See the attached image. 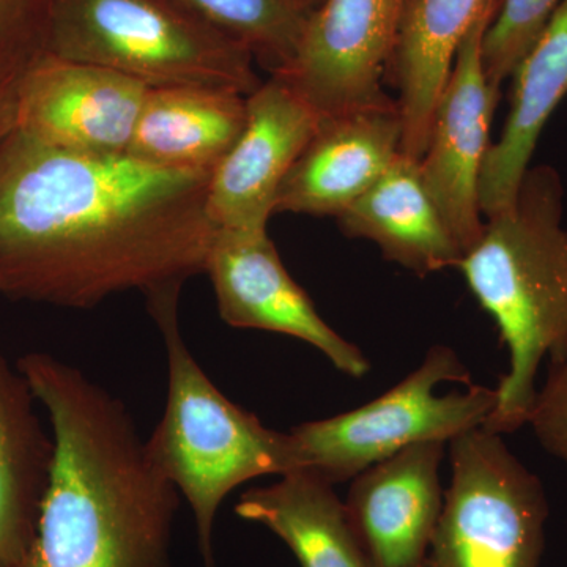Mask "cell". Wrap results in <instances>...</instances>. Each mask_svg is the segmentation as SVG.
<instances>
[{
    "instance_id": "cell-1",
    "label": "cell",
    "mask_w": 567,
    "mask_h": 567,
    "mask_svg": "<svg viewBox=\"0 0 567 567\" xmlns=\"http://www.w3.org/2000/svg\"><path fill=\"white\" fill-rule=\"evenodd\" d=\"M210 173L0 141V293L89 309L114 295L182 290L205 274L216 227Z\"/></svg>"
},
{
    "instance_id": "cell-2",
    "label": "cell",
    "mask_w": 567,
    "mask_h": 567,
    "mask_svg": "<svg viewBox=\"0 0 567 567\" xmlns=\"http://www.w3.org/2000/svg\"><path fill=\"white\" fill-rule=\"evenodd\" d=\"M17 364L54 439L39 527L20 567H173L181 492L126 405L50 353Z\"/></svg>"
},
{
    "instance_id": "cell-3",
    "label": "cell",
    "mask_w": 567,
    "mask_h": 567,
    "mask_svg": "<svg viewBox=\"0 0 567 567\" xmlns=\"http://www.w3.org/2000/svg\"><path fill=\"white\" fill-rule=\"evenodd\" d=\"M457 268L509 353L484 427L513 434L528 423L540 364L567 341L565 185L557 167L532 164L513 203L484 219Z\"/></svg>"
},
{
    "instance_id": "cell-4",
    "label": "cell",
    "mask_w": 567,
    "mask_h": 567,
    "mask_svg": "<svg viewBox=\"0 0 567 567\" xmlns=\"http://www.w3.org/2000/svg\"><path fill=\"white\" fill-rule=\"evenodd\" d=\"M182 290L147 298L166 347V410L147 440L153 461L192 506L203 567H218L215 522L235 487L300 468L289 434L271 431L235 405L189 352L178 323Z\"/></svg>"
},
{
    "instance_id": "cell-5",
    "label": "cell",
    "mask_w": 567,
    "mask_h": 567,
    "mask_svg": "<svg viewBox=\"0 0 567 567\" xmlns=\"http://www.w3.org/2000/svg\"><path fill=\"white\" fill-rule=\"evenodd\" d=\"M47 54L148 89L204 85L249 96L262 85L251 52L174 0H55Z\"/></svg>"
},
{
    "instance_id": "cell-6",
    "label": "cell",
    "mask_w": 567,
    "mask_h": 567,
    "mask_svg": "<svg viewBox=\"0 0 567 567\" xmlns=\"http://www.w3.org/2000/svg\"><path fill=\"white\" fill-rule=\"evenodd\" d=\"M496 390L472 385L453 349L434 346L423 363L375 401L289 432L300 468L328 483L353 480L369 466L423 442H446L486 424Z\"/></svg>"
},
{
    "instance_id": "cell-7",
    "label": "cell",
    "mask_w": 567,
    "mask_h": 567,
    "mask_svg": "<svg viewBox=\"0 0 567 567\" xmlns=\"http://www.w3.org/2000/svg\"><path fill=\"white\" fill-rule=\"evenodd\" d=\"M502 436L481 425L451 440V483L427 567H540L546 488Z\"/></svg>"
},
{
    "instance_id": "cell-8",
    "label": "cell",
    "mask_w": 567,
    "mask_h": 567,
    "mask_svg": "<svg viewBox=\"0 0 567 567\" xmlns=\"http://www.w3.org/2000/svg\"><path fill=\"white\" fill-rule=\"evenodd\" d=\"M409 0H322L292 61L271 74L319 118L385 103L382 82Z\"/></svg>"
},
{
    "instance_id": "cell-9",
    "label": "cell",
    "mask_w": 567,
    "mask_h": 567,
    "mask_svg": "<svg viewBox=\"0 0 567 567\" xmlns=\"http://www.w3.org/2000/svg\"><path fill=\"white\" fill-rule=\"evenodd\" d=\"M502 0L481 11L458 47L445 89L436 103L421 178L464 256L483 234L480 175L491 147L499 91L483 65V41Z\"/></svg>"
},
{
    "instance_id": "cell-10",
    "label": "cell",
    "mask_w": 567,
    "mask_h": 567,
    "mask_svg": "<svg viewBox=\"0 0 567 567\" xmlns=\"http://www.w3.org/2000/svg\"><path fill=\"white\" fill-rule=\"evenodd\" d=\"M205 274L221 319L234 328L292 336L316 347L344 374L371 369L357 346L336 333L287 274L267 230H216Z\"/></svg>"
},
{
    "instance_id": "cell-11",
    "label": "cell",
    "mask_w": 567,
    "mask_h": 567,
    "mask_svg": "<svg viewBox=\"0 0 567 567\" xmlns=\"http://www.w3.org/2000/svg\"><path fill=\"white\" fill-rule=\"evenodd\" d=\"M147 92L117 71L43 54L22 76L17 130L65 151L121 155Z\"/></svg>"
},
{
    "instance_id": "cell-12",
    "label": "cell",
    "mask_w": 567,
    "mask_h": 567,
    "mask_svg": "<svg viewBox=\"0 0 567 567\" xmlns=\"http://www.w3.org/2000/svg\"><path fill=\"white\" fill-rule=\"evenodd\" d=\"M246 125L213 171L207 213L216 230H267L279 188L315 136L319 115L271 78L246 99Z\"/></svg>"
},
{
    "instance_id": "cell-13",
    "label": "cell",
    "mask_w": 567,
    "mask_h": 567,
    "mask_svg": "<svg viewBox=\"0 0 567 567\" xmlns=\"http://www.w3.org/2000/svg\"><path fill=\"white\" fill-rule=\"evenodd\" d=\"M446 442L416 443L353 477L344 502L369 567H427Z\"/></svg>"
},
{
    "instance_id": "cell-14",
    "label": "cell",
    "mask_w": 567,
    "mask_h": 567,
    "mask_svg": "<svg viewBox=\"0 0 567 567\" xmlns=\"http://www.w3.org/2000/svg\"><path fill=\"white\" fill-rule=\"evenodd\" d=\"M395 100L319 118L312 140L284 178L275 213L338 218L401 153Z\"/></svg>"
},
{
    "instance_id": "cell-15",
    "label": "cell",
    "mask_w": 567,
    "mask_h": 567,
    "mask_svg": "<svg viewBox=\"0 0 567 567\" xmlns=\"http://www.w3.org/2000/svg\"><path fill=\"white\" fill-rule=\"evenodd\" d=\"M511 80L505 128L488 147L480 175L484 218L513 203L548 118L567 96V0H561Z\"/></svg>"
},
{
    "instance_id": "cell-16",
    "label": "cell",
    "mask_w": 567,
    "mask_h": 567,
    "mask_svg": "<svg viewBox=\"0 0 567 567\" xmlns=\"http://www.w3.org/2000/svg\"><path fill=\"white\" fill-rule=\"evenodd\" d=\"M339 229L379 246L383 257L420 276L457 268L464 251L421 178L420 162L398 158L346 212Z\"/></svg>"
},
{
    "instance_id": "cell-17",
    "label": "cell",
    "mask_w": 567,
    "mask_h": 567,
    "mask_svg": "<svg viewBox=\"0 0 567 567\" xmlns=\"http://www.w3.org/2000/svg\"><path fill=\"white\" fill-rule=\"evenodd\" d=\"M246 99L204 85L148 89L126 153L164 169L213 174L244 133Z\"/></svg>"
},
{
    "instance_id": "cell-18",
    "label": "cell",
    "mask_w": 567,
    "mask_h": 567,
    "mask_svg": "<svg viewBox=\"0 0 567 567\" xmlns=\"http://www.w3.org/2000/svg\"><path fill=\"white\" fill-rule=\"evenodd\" d=\"M39 399L0 347V567H20L35 539L54 439Z\"/></svg>"
},
{
    "instance_id": "cell-19",
    "label": "cell",
    "mask_w": 567,
    "mask_h": 567,
    "mask_svg": "<svg viewBox=\"0 0 567 567\" xmlns=\"http://www.w3.org/2000/svg\"><path fill=\"white\" fill-rule=\"evenodd\" d=\"M496 0H409L391 61L402 118L401 152L420 162L436 103L466 32Z\"/></svg>"
},
{
    "instance_id": "cell-20",
    "label": "cell",
    "mask_w": 567,
    "mask_h": 567,
    "mask_svg": "<svg viewBox=\"0 0 567 567\" xmlns=\"http://www.w3.org/2000/svg\"><path fill=\"white\" fill-rule=\"evenodd\" d=\"M279 477L245 492L237 516L275 533L301 567H369L333 484L308 468Z\"/></svg>"
},
{
    "instance_id": "cell-21",
    "label": "cell",
    "mask_w": 567,
    "mask_h": 567,
    "mask_svg": "<svg viewBox=\"0 0 567 567\" xmlns=\"http://www.w3.org/2000/svg\"><path fill=\"white\" fill-rule=\"evenodd\" d=\"M227 39L251 52L270 74L287 65L297 51L309 14L292 0H174Z\"/></svg>"
},
{
    "instance_id": "cell-22",
    "label": "cell",
    "mask_w": 567,
    "mask_h": 567,
    "mask_svg": "<svg viewBox=\"0 0 567 567\" xmlns=\"http://www.w3.org/2000/svg\"><path fill=\"white\" fill-rule=\"evenodd\" d=\"M561 0H502L483 41V65L492 87L511 80Z\"/></svg>"
},
{
    "instance_id": "cell-23",
    "label": "cell",
    "mask_w": 567,
    "mask_h": 567,
    "mask_svg": "<svg viewBox=\"0 0 567 567\" xmlns=\"http://www.w3.org/2000/svg\"><path fill=\"white\" fill-rule=\"evenodd\" d=\"M55 0H0V65H31L47 54Z\"/></svg>"
},
{
    "instance_id": "cell-24",
    "label": "cell",
    "mask_w": 567,
    "mask_h": 567,
    "mask_svg": "<svg viewBox=\"0 0 567 567\" xmlns=\"http://www.w3.org/2000/svg\"><path fill=\"white\" fill-rule=\"evenodd\" d=\"M527 425L539 445L567 465V341L548 357L546 382L537 390Z\"/></svg>"
},
{
    "instance_id": "cell-25",
    "label": "cell",
    "mask_w": 567,
    "mask_h": 567,
    "mask_svg": "<svg viewBox=\"0 0 567 567\" xmlns=\"http://www.w3.org/2000/svg\"><path fill=\"white\" fill-rule=\"evenodd\" d=\"M29 65H0V141L17 128L22 76Z\"/></svg>"
},
{
    "instance_id": "cell-26",
    "label": "cell",
    "mask_w": 567,
    "mask_h": 567,
    "mask_svg": "<svg viewBox=\"0 0 567 567\" xmlns=\"http://www.w3.org/2000/svg\"><path fill=\"white\" fill-rule=\"evenodd\" d=\"M292 2L298 7V9L303 11V13L309 14L312 13L320 3H322V0H292Z\"/></svg>"
}]
</instances>
